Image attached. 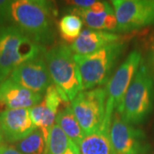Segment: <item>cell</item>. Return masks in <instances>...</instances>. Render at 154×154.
Wrapping results in <instances>:
<instances>
[{"label":"cell","mask_w":154,"mask_h":154,"mask_svg":"<svg viewBox=\"0 0 154 154\" xmlns=\"http://www.w3.org/2000/svg\"><path fill=\"white\" fill-rule=\"evenodd\" d=\"M142 61L141 53L137 51H132L126 59L113 74L106 87V104H105V118L100 128L101 130L110 132V124L114 111L119 112L122 104L128 89L132 82L140 63Z\"/></svg>","instance_id":"8992f818"},{"label":"cell","mask_w":154,"mask_h":154,"mask_svg":"<svg viewBox=\"0 0 154 154\" xmlns=\"http://www.w3.org/2000/svg\"><path fill=\"white\" fill-rule=\"evenodd\" d=\"M67 11L70 14L78 16L82 20L83 23L86 24L90 29L106 32L116 31L117 21L112 6L108 10L99 13L92 12L88 10L79 9L75 7L67 9Z\"/></svg>","instance_id":"5bb4252c"},{"label":"cell","mask_w":154,"mask_h":154,"mask_svg":"<svg viewBox=\"0 0 154 154\" xmlns=\"http://www.w3.org/2000/svg\"><path fill=\"white\" fill-rule=\"evenodd\" d=\"M154 106V77L142 59L124 96L118 113L124 121L138 125L146 121Z\"/></svg>","instance_id":"277c9868"},{"label":"cell","mask_w":154,"mask_h":154,"mask_svg":"<svg viewBox=\"0 0 154 154\" xmlns=\"http://www.w3.org/2000/svg\"><path fill=\"white\" fill-rule=\"evenodd\" d=\"M106 89L95 88L82 91L71 101V108L85 135L98 131L105 118Z\"/></svg>","instance_id":"52a82bcc"},{"label":"cell","mask_w":154,"mask_h":154,"mask_svg":"<svg viewBox=\"0 0 154 154\" xmlns=\"http://www.w3.org/2000/svg\"><path fill=\"white\" fill-rule=\"evenodd\" d=\"M109 136L116 154H145L150 149L145 133L126 122L117 111L112 116Z\"/></svg>","instance_id":"9c48e42d"},{"label":"cell","mask_w":154,"mask_h":154,"mask_svg":"<svg viewBox=\"0 0 154 154\" xmlns=\"http://www.w3.org/2000/svg\"><path fill=\"white\" fill-rule=\"evenodd\" d=\"M127 46L125 41L120 40L88 55L74 54L82 77L83 90L99 88L108 83Z\"/></svg>","instance_id":"3957f363"},{"label":"cell","mask_w":154,"mask_h":154,"mask_svg":"<svg viewBox=\"0 0 154 154\" xmlns=\"http://www.w3.org/2000/svg\"><path fill=\"white\" fill-rule=\"evenodd\" d=\"M16 148L22 154H45L46 144L39 129H35L28 137L16 144Z\"/></svg>","instance_id":"d6986e66"},{"label":"cell","mask_w":154,"mask_h":154,"mask_svg":"<svg viewBox=\"0 0 154 154\" xmlns=\"http://www.w3.org/2000/svg\"><path fill=\"white\" fill-rule=\"evenodd\" d=\"M71 142L60 127L54 124L50 131L45 154H63L69 148Z\"/></svg>","instance_id":"ffe728a7"},{"label":"cell","mask_w":154,"mask_h":154,"mask_svg":"<svg viewBox=\"0 0 154 154\" xmlns=\"http://www.w3.org/2000/svg\"><path fill=\"white\" fill-rule=\"evenodd\" d=\"M0 128L5 141L17 143L37 129L29 109H5L0 112Z\"/></svg>","instance_id":"8fae6325"},{"label":"cell","mask_w":154,"mask_h":154,"mask_svg":"<svg viewBox=\"0 0 154 154\" xmlns=\"http://www.w3.org/2000/svg\"><path fill=\"white\" fill-rule=\"evenodd\" d=\"M56 124L60 127L68 138L76 146H78L83 138L86 136L73 112L71 106H65L57 112Z\"/></svg>","instance_id":"e0dca14e"},{"label":"cell","mask_w":154,"mask_h":154,"mask_svg":"<svg viewBox=\"0 0 154 154\" xmlns=\"http://www.w3.org/2000/svg\"><path fill=\"white\" fill-rule=\"evenodd\" d=\"M122 40L120 35L106 31L86 28L73 42L69 48L75 55H88L108 45Z\"/></svg>","instance_id":"4fadbf2b"},{"label":"cell","mask_w":154,"mask_h":154,"mask_svg":"<svg viewBox=\"0 0 154 154\" xmlns=\"http://www.w3.org/2000/svg\"><path fill=\"white\" fill-rule=\"evenodd\" d=\"M42 99L41 94L24 88L11 78L0 83V106L6 109H30Z\"/></svg>","instance_id":"7c38bea8"},{"label":"cell","mask_w":154,"mask_h":154,"mask_svg":"<svg viewBox=\"0 0 154 154\" xmlns=\"http://www.w3.org/2000/svg\"><path fill=\"white\" fill-rule=\"evenodd\" d=\"M145 62H146V65L148 66L150 71L154 77V45L152 46V48L149 51L147 61H145Z\"/></svg>","instance_id":"7402d4cb"},{"label":"cell","mask_w":154,"mask_h":154,"mask_svg":"<svg viewBox=\"0 0 154 154\" xmlns=\"http://www.w3.org/2000/svg\"><path fill=\"white\" fill-rule=\"evenodd\" d=\"M62 98L54 84H51L45 93L44 98L40 101L43 106V119L41 127L38 128L43 136L45 144L49 138L50 131L54 125L57 115L58 107L62 103Z\"/></svg>","instance_id":"9a60e30c"},{"label":"cell","mask_w":154,"mask_h":154,"mask_svg":"<svg viewBox=\"0 0 154 154\" xmlns=\"http://www.w3.org/2000/svg\"><path fill=\"white\" fill-rule=\"evenodd\" d=\"M63 154H81L80 153V151H79V148L76 145L75 143L71 142L70 144V146L69 148L67 150L66 152Z\"/></svg>","instance_id":"cb8c5ba5"},{"label":"cell","mask_w":154,"mask_h":154,"mask_svg":"<svg viewBox=\"0 0 154 154\" xmlns=\"http://www.w3.org/2000/svg\"><path fill=\"white\" fill-rule=\"evenodd\" d=\"M118 33H129L154 24V0H113Z\"/></svg>","instance_id":"ba28073f"},{"label":"cell","mask_w":154,"mask_h":154,"mask_svg":"<svg viewBox=\"0 0 154 154\" xmlns=\"http://www.w3.org/2000/svg\"><path fill=\"white\" fill-rule=\"evenodd\" d=\"M57 10L45 0H16L10 4V25L16 26L38 45H51L56 38Z\"/></svg>","instance_id":"6da1fadb"},{"label":"cell","mask_w":154,"mask_h":154,"mask_svg":"<svg viewBox=\"0 0 154 154\" xmlns=\"http://www.w3.org/2000/svg\"><path fill=\"white\" fill-rule=\"evenodd\" d=\"M10 78L24 88L41 95L53 84L44 55L28 61L16 68Z\"/></svg>","instance_id":"30bf717a"},{"label":"cell","mask_w":154,"mask_h":154,"mask_svg":"<svg viewBox=\"0 0 154 154\" xmlns=\"http://www.w3.org/2000/svg\"><path fill=\"white\" fill-rule=\"evenodd\" d=\"M82 27V20L76 15L70 13L62 17L57 24L61 38L71 44L81 34Z\"/></svg>","instance_id":"ac0fdd59"},{"label":"cell","mask_w":154,"mask_h":154,"mask_svg":"<svg viewBox=\"0 0 154 154\" xmlns=\"http://www.w3.org/2000/svg\"><path fill=\"white\" fill-rule=\"evenodd\" d=\"M0 154H22L16 147L14 146H5L1 150Z\"/></svg>","instance_id":"603a6c76"},{"label":"cell","mask_w":154,"mask_h":154,"mask_svg":"<svg viewBox=\"0 0 154 154\" xmlns=\"http://www.w3.org/2000/svg\"><path fill=\"white\" fill-rule=\"evenodd\" d=\"M45 47L21 29L7 25L0 28V83L21 64L44 55Z\"/></svg>","instance_id":"7a4b0ae2"},{"label":"cell","mask_w":154,"mask_h":154,"mask_svg":"<svg viewBox=\"0 0 154 154\" xmlns=\"http://www.w3.org/2000/svg\"><path fill=\"white\" fill-rule=\"evenodd\" d=\"M10 4L11 1L0 0V28L10 25Z\"/></svg>","instance_id":"44dd1931"},{"label":"cell","mask_w":154,"mask_h":154,"mask_svg":"<svg viewBox=\"0 0 154 154\" xmlns=\"http://www.w3.org/2000/svg\"><path fill=\"white\" fill-rule=\"evenodd\" d=\"M77 146L81 154H116L109 134L101 129L86 135Z\"/></svg>","instance_id":"2e32d148"},{"label":"cell","mask_w":154,"mask_h":154,"mask_svg":"<svg viewBox=\"0 0 154 154\" xmlns=\"http://www.w3.org/2000/svg\"><path fill=\"white\" fill-rule=\"evenodd\" d=\"M50 76L64 102L72 101L83 90L82 77L70 48L60 45L45 51Z\"/></svg>","instance_id":"5b68a950"},{"label":"cell","mask_w":154,"mask_h":154,"mask_svg":"<svg viewBox=\"0 0 154 154\" xmlns=\"http://www.w3.org/2000/svg\"><path fill=\"white\" fill-rule=\"evenodd\" d=\"M5 146V140H4V136L2 134V131H1V128H0V152L1 150Z\"/></svg>","instance_id":"d4e9b609"}]
</instances>
